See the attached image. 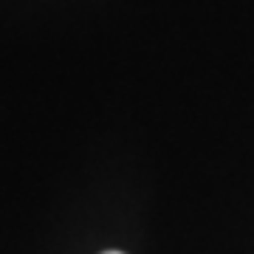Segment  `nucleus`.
<instances>
[{
	"instance_id": "1",
	"label": "nucleus",
	"mask_w": 254,
	"mask_h": 254,
	"mask_svg": "<svg viewBox=\"0 0 254 254\" xmlns=\"http://www.w3.org/2000/svg\"><path fill=\"white\" fill-rule=\"evenodd\" d=\"M102 254H122V252H102Z\"/></svg>"
}]
</instances>
